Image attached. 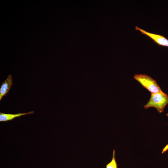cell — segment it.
Listing matches in <instances>:
<instances>
[{
	"label": "cell",
	"instance_id": "cell-8",
	"mask_svg": "<svg viewBox=\"0 0 168 168\" xmlns=\"http://www.w3.org/2000/svg\"><path fill=\"white\" fill-rule=\"evenodd\" d=\"M166 115L168 117V113H167V114H166Z\"/></svg>",
	"mask_w": 168,
	"mask_h": 168
},
{
	"label": "cell",
	"instance_id": "cell-3",
	"mask_svg": "<svg viewBox=\"0 0 168 168\" xmlns=\"http://www.w3.org/2000/svg\"><path fill=\"white\" fill-rule=\"evenodd\" d=\"M135 30L147 36L159 45L168 47V39L163 35L148 32L138 26H135Z\"/></svg>",
	"mask_w": 168,
	"mask_h": 168
},
{
	"label": "cell",
	"instance_id": "cell-5",
	"mask_svg": "<svg viewBox=\"0 0 168 168\" xmlns=\"http://www.w3.org/2000/svg\"><path fill=\"white\" fill-rule=\"evenodd\" d=\"M34 111H32L26 113H19L16 114H5L0 113V122H7L12 120L15 118L20 117L21 116L28 114H34Z\"/></svg>",
	"mask_w": 168,
	"mask_h": 168
},
{
	"label": "cell",
	"instance_id": "cell-2",
	"mask_svg": "<svg viewBox=\"0 0 168 168\" xmlns=\"http://www.w3.org/2000/svg\"><path fill=\"white\" fill-rule=\"evenodd\" d=\"M133 78L151 93L163 92L156 81L150 76L144 74H135Z\"/></svg>",
	"mask_w": 168,
	"mask_h": 168
},
{
	"label": "cell",
	"instance_id": "cell-4",
	"mask_svg": "<svg viewBox=\"0 0 168 168\" xmlns=\"http://www.w3.org/2000/svg\"><path fill=\"white\" fill-rule=\"evenodd\" d=\"M13 84L12 75L8 76L6 79L2 82L0 87V100L8 93Z\"/></svg>",
	"mask_w": 168,
	"mask_h": 168
},
{
	"label": "cell",
	"instance_id": "cell-7",
	"mask_svg": "<svg viewBox=\"0 0 168 168\" xmlns=\"http://www.w3.org/2000/svg\"><path fill=\"white\" fill-rule=\"evenodd\" d=\"M168 150V144H167L163 148L162 152V153H163L166 151Z\"/></svg>",
	"mask_w": 168,
	"mask_h": 168
},
{
	"label": "cell",
	"instance_id": "cell-1",
	"mask_svg": "<svg viewBox=\"0 0 168 168\" xmlns=\"http://www.w3.org/2000/svg\"><path fill=\"white\" fill-rule=\"evenodd\" d=\"M168 104V96L163 92L152 93L148 102L143 106L145 109L151 107L156 108L159 113L164 111V109Z\"/></svg>",
	"mask_w": 168,
	"mask_h": 168
},
{
	"label": "cell",
	"instance_id": "cell-6",
	"mask_svg": "<svg viewBox=\"0 0 168 168\" xmlns=\"http://www.w3.org/2000/svg\"><path fill=\"white\" fill-rule=\"evenodd\" d=\"M115 150L114 149L112 159L111 161L106 165V168H118V165L115 158Z\"/></svg>",
	"mask_w": 168,
	"mask_h": 168
}]
</instances>
